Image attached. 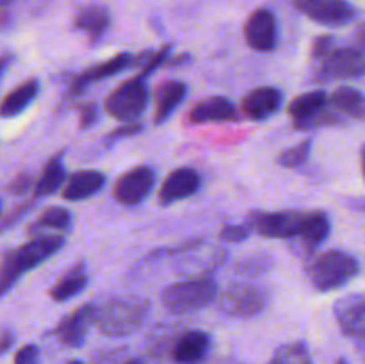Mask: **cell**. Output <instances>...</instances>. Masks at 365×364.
I'll list each match as a JSON object with an SVG mask.
<instances>
[{"instance_id":"cell-26","label":"cell","mask_w":365,"mask_h":364,"mask_svg":"<svg viewBox=\"0 0 365 364\" xmlns=\"http://www.w3.org/2000/svg\"><path fill=\"white\" fill-rule=\"evenodd\" d=\"M328 106V95L323 89H314V91L303 93V95L296 96L287 107L289 116L294 121V127L305 123L312 116H316L323 107Z\"/></svg>"},{"instance_id":"cell-12","label":"cell","mask_w":365,"mask_h":364,"mask_svg":"<svg viewBox=\"0 0 365 364\" xmlns=\"http://www.w3.org/2000/svg\"><path fill=\"white\" fill-rule=\"evenodd\" d=\"M334 316L346 338L356 341L362 348L365 338V296L362 293L342 296L334 303Z\"/></svg>"},{"instance_id":"cell-21","label":"cell","mask_w":365,"mask_h":364,"mask_svg":"<svg viewBox=\"0 0 365 364\" xmlns=\"http://www.w3.org/2000/svg\"><path fill=\"white\" fill-rule=\"evenodd\" d=\"M187 86L182 81L160 82L153 91V123L160 125L184 102Z\"/></svg>"},{"instance_id":"cell-10","label":"cell","mask_w":365,"mask_h":364,"mask_svg":"<svg viewBox=\"0 0 365 364\" xmlns=\"http://www.w3.org/2000/svg\"><path fill=\"white\" fill-rule=\"evenodd\" d=\"M155 186V173L148 166H135L121 175L114 184L113 195L125 207H135L148 198Z\"/></svg>"},{"instance_id":"cell-22","label":"cell","mask_w":365,"mask_h":364,"mask_svg":"<svg viewBox=\"0 0 365 364\" xmlns=\"http://www.w3.org/2000/svg\"><path fill=\"white\" fill-rule=\"evenodd\" d=\"M39 93V81L38 79H29L21 82L20 86L7 93L4 100L0 102V116L2 118H14L24 113L36 98Z\"/></svg>"},{"instance_id":"cell-1","label":"cell","mask_w":365,"mask_h":364,"mask_svg":"<svg viewBox=\"0 0 365 364\" xmlns=\"http://www.w3.org/2000/svg\"><path fill=\"white\" fill-rule=\"evenodd\" d=\"M64 243H66V239L63 234H43L36 236L25 245L7 252L0 261V296L11 291L14 284L20 280L21 275L34 270L39 264L56 256L63 248Z\"/></svg>"},{"instance_id":"cell-17","label":"cell","mask_w":365,"mask_h":364,"mask_svg":"<svg viewBox=\"0 0 365 364\" xmlns=\"http://www.w3.org/2000/svg\"><path fill=\"white\" fill-rule=\"evenodd\" d=\"M282 102H284V95L280 89L273 86H260L246 93L241 102V113L248 120L264 121L280 111Z\"/></svg>"},{"instance_id":"cell-40","label":"cell","mask_w":365,"mask_h":364,"mask_svg":"<svg viewBox=\"0 0 365 364\" xmlns=\"http://www.w3.org/2000/svg\"><path fill=\"white\" fill-rule=\"evenodd\" d=\"M13 345H14L13 330H9V328H2V330H0V355L9 352Z\"/></svg>"},{"instance_id":"cell-14","label":"cell","mask_w":365,"mask_h":364,"mask_svg":"<svg viewBox=\"0 0 365 364\" xmlns=\"http://www.w3.org/2000/svg\"><path fill=\"white\" fill-rule=\"evenodd\" d=\"M245 39L257 52H273L278 46V20L266 7L253 11L245 24Z\"/></svg>"},{"instance_id":"cell-44","label":"cell","mask_w":365,"mask_h":364,"mask_svg":"<svg viewBox=\"0 0 365 364\" xmlns=\"http://www.w3.org/2000/svg\"><path fill=\"white\" fill-rule=\"evenodd\" d=\"M125 364H146L143 359H127L125 360Z\"/></svg>"},{"instance_id":"cell-25","label":"cell","mask_w":365,"mask_h":364,"mask_svg":"<svg viewBox=\"0 0 365 364\" xmlns=\"http://www.w3.org/2000/svg\"><path fill=\"white\" fill-rule=\"evenodd\" d=\"M328 106L339 114L353 118V120H364L365 116V103L364 93L360 89L351 88V86H342L337 88L331 96H328Z\"/></svg>"},{"instance_id":"cell-4","label":"cell","mask_w":365,"mask_h":364,"mask_svg":"<svg viewBox=\"0 0 365 364\" xmlns=\"http://www.w3.org/2000/svg\"><path fill=\"white\" fill-rule=\"evenodd\" d=\"M217 298V284L209 275H200L189 280L175 282L163 289V305L173 314L200 310Z\"/></svg>"},{"instance_id":"cell-42","label":"cell","mask_w":365,"mask_h":364,"mask_svg":"<svg viewBox=\"0 0 365 364\" xmlns=\"http://www.w3.org/2000/svg\"><path fill=\"white\" fill-rule=\"evenodd\" d=\"M11 27V13L6 6H0V31H7Z\"/></svg>"},{"instance_id":"cell-19","label":"cell","mask_w":365,"mask_h":364,"mask_svg":"<svg viewBox=\"0 0 365 364\" xmlns=\"http://www.w3.org/2000/svg\"><path fill=\"white\" fill-rule=\"evenodd\" d=\"M210 335L203 330H187L171 346V357L177 364H200L210 352Z\"/></svg>"},{"instance_id":"cell-46","label":"cell","mask_w":365,"mask_h":364,"mask_svg":"<svg viewBox=\"0 0 365 364\" xmlns=\"http://www.w3.org/2000/svg\"><path fill=\"white\" fill-rule=\"evenodd\" d=\"M68 364H84V363H81V360L73 359V360H70V363H68Z\"/></svg>"},{"instance_id":"cell-3","label":"cell","mask_w":365,"mask_h":364,"mask_svg":"<svg viewBox=\"0 0 365 364\" xmlns=\"http://www.w3.org/2000/svg\"><path fill=\"white\" fill-rule=\"evenodd\" d=\"M360 261L344 250H327L319 253L307 268L309 282L316 291L330 293L344 288L359 277Z\"/></svg>"},{"instance_id":"cell-43","label":"cell","mask_w":365,"mask_h":364,"mask_svg":"<svg viewBox=\"0 0 365 364\" xmlns=\"http://www.w3.org/2000/svg\"><path fill=\"white\" fill-rule=\"evenodd\" d=\"M11 61H13V56H9V54H6V56H0V79H2V75L6 74V70L9 68Z\"/></svg>"},{"instance_id":"cell-28","label":"cell","mask_w":365,"mask_h":364,"mask_svg":"<svg viewBox=\"0 0 365 364\" xmlns=\"http://www.w3.org/2000/svg\"><path fill=\"white\" fill-rule=\"evenodd\" d=\"M64 181H66V168L63 164V157L56 156L48 161V163L43 166L41 175L39 178H36L34 182V196L43 198V196H48L52 193H56L57 189L63 188Z\"/></svg>"},{"instance_id":"cell-8","label":"cell","mask_w":365,"mask_h":364,"mask_svg":"<svg viewBox=\"0 0 365 364\" xmlns=\"http://www.w3.org/2000/svg\"><path fill=\"white\" fill-rule=\"evenodd\" d=\"M146 57H148V52H143L139 54V56H134V54L130 52L116 54V56L110 57V59L95 64V66H91L89 70L78 74L77 77L71 81L70 95L71 96L82 95V93L86 91V88L91 86L93 82H100L107 77H114V75L121 74L123 70H128V68L135 66V64H141L143 66Z\"/></svg>"},{"instance_id":"cell-9","label":"cell","mask_w":365,"mask_h":364,"mask_svg":"<svg viewBox=\"0 0 365 364\" xmlns=\"http://www.w3.org/2000/svg\"><path fill=\"white\" fill-rule=\"evenodd\" d=\"M331 231V221L324 211H309L305 213L299 232L291 241L292 252L299 257H312V253L327 241Z\"/></svg>"},{"instance_id":"cell-15","label":"cell","mask_w":365,"mask_h":364,"mask_svg":"<svg viewBox=\"0 0 365 364\" xmlns=\"http://www.w3.org/2000/svg\"><path fill=\"white\" fill-rule=\"evenodd\" d=\"M95 313L96 307L93 303H84V305L77 307L73 313L64 316L56 325L52 334L56 335L61 345L68 346V348H78L84 345L89 327L95 325Z\"/></svg>"},{"instance_id":"cell-13","label":"cell","mask_w":365,"mask_h":364,"mask_svg":"<svg viewBox=\"0 0 365 364\" xmlns=\"http://www.w3.org/2000/svg\"><path fill=\"white\" fill-rule=\"evenodd\" d=\"M365 74V57L362 49L342 46L334 49V52L321 63V81L334 79H360Z\"/></svg>"},{"instance_id":"cell-39","label":"cell","mask_w":365,"mask_h":364,"mask_svg":"<svg viewBox=\"0 0 365 364\" xmlns=\"http://www.w3.org/2000/svg\"><path fill=\"white\" fill-rule=\"evenodd\" d=\"M139 132H143L141 123H138V121H127L125 125H120L118 128H114V131L107 136V139H113V141H116V139L130 138V136L139 134Z\"/></svg>"},{"instance_id":"cell-38","label":"cell","mask_w":365,"mask_h":364,"mask_svg":"<svg viewBox=\"0 0 365 364\" xmlns=\"http://www.w3.org/2000/svg\"><path fill=\"white\" fill-rule=\"evenodd\" d=\"M39 350L36 345H25L14 353V364H39Z\"/></svg>"},{"instance_id":"cell-37","label":"cell","mask_w":365,"mask_h":364,"mask_svg":"<svg viewBox=\"0 0 365 364\" xmlns=\"http://www.w3.org/2000/svg\"><path fill=\"white\" fill-rule=\"evenodd\" d=\"M91 364H125V350H102L93 355Z\"/></svg>"},{"instance_id":"cell-35","label":"cell","mask_w":365,"mask_h":364,"mask_svg":"<svg viewBox=\"0 0 365 364\" xmlns=\"http://www.w3.org/2000/svg\"><path fill=\"white\" fill-rule=\"evenodd\" d=\"M34 182L36 178L32 177L31 171H21V173H18L16 177L9 182L7 191H9L11 195H25V193L34 186Z\"/></svg>"},{"instance_id":"cell-7","label":"cell","mask_w":365,"mask_h":364,"mask_svg":"<svg viewBox=\"0 0 365 364\" xmlns=\"http://www.w3.org/2000/svg\"><path fill=\"white\" fill-rule=\"evenodd\" d=\"M294 7L324 27H346L359 16V9L348 0H294Z\"/></svg>"},{"instance_id":"cell-41","label":"cell","mask_w":365,"mask_h":364,"mask_svg":"<svg viewBox=\"0 0 365 364\" xmlns=\"http://www.w3.org/2000/svg\"><path fill=\"white\" fill-rule=\"evenodd\" d=\"M189 61H191V56H189V54H180V56H175L171 57V59H166V64L168 66L175 68V66H182V64L189 63Z\"/></svg>"},{"instance_id":"cell-5","label":"cell","mask_w":365,"mask_h":364,"mask_svg":"<svg viewBox=\"0 0 365 364\" xmlns=\"http://www.w3.org/2000/svg\"><path fill=\"white\" fill-rule=\"evenodd\" d=\"M150 103V89L146 77H135L121 82L106 98V113L118 121H134L141 116Z\"/></svg>"},{"instance_id":"cell-34","label":"cell","mask_w":365,"mask_h":364,"mask_svg":"<svg viewBox=\"0 0 365 364\" xmlns=\"http://www.w3.org/2000/svg\"><path fill=\"white\" fill-rule=\"evenodd\" d=\"M78 111V123L81 128H89L98 121V106L96 102H82L81 106H77Z\"/></svg>"},{"instance_id":"cell-23","label":"cell","mask_w":365,"mask_h":364,"mask_svg":"<svg viewBox=\"0 0 365 364\" xmlns=\"http://www.w3.org/2000/svg\"><path fill=\"white\" fill-rule=\"evenodd\" d=\"M86 285H88V270H86L84 263H77L66 273L61 275L59 280L52 285L50 298L59 303L68 302V300L75 298L81 291H84Z\"/></svg>"},{"instance_id":"cell-33","label":"cell","mask_w":365,"mask_h":364,"mask_svg":"<svg viewBox=\"0 0 365 364\" xmlns=\"http://www.w3.org/2000/svg\"><path fill=\"white\" fill-rule=\"evenodd\" d=\"M335 49V38L331 34L317 36L312 43V59L317 63H323Z\"/></svg>"},{"instance_id":"cell-27","label":"cell","mask_w":365,"mask_h":364,"mask_svg":"<svg viewBox=\"0 0 365 364\" xmlns=\"http://www.w3.org/2000/svg\"><path fill=\"white\" fill-rule=\"evenodd\" d=\"M71 221H73V216L68 209L59 206L48 207L39 214L38 220L29 225L27 234L31 238H36V236H43L46 231L68 232L71 228Z\"/></svg>"},{"instance_id":"cell-16","label":"cell","mask_w":365,"mask_h":364,"mask_svg":"<svg viewBox=\"0 0 365 364\" xmlns=\"http://www.w3.org/2000/svg\"><path fill=\"white\" fill-rule=\"evenodd\" d=\"M202 186V177L195 168H177L171 171L159 189L160 206H173L180 200L196 195Z\"/></svg>"},{"instance_id":"cell-45","label":"cell","mask_w":365,"mask_h":364,"mask_svg":"<svg viewBox=\"0 0 365 364\" xmlns=\"http://www.w3.org/2000/svg\"><path fill=\"white\" fill-rule=\"evenodd\" d=\"M335 364H348V360H346L344 357H341V359H337V363Z\"/></svg>"},{"instance_id":"cell-18","label":"cell","mask_w":365,"mask_h":364,"mask_svg":"<svg viewBox=\"0 0 365 364\" xmlns=\"http://www.w3.org/2000/svg\"><path fill=\"white\" fill-rule=\"evenodd\" d=\"M189 123L203 125V123H230L239 120V111L232 100L225 96H210L196 103L187 114Z\"/></svg>"},{"instance_id":"cell-20","label":"cell","mask_w":365,"mask_h":364,"mask_svg":"<svg viewBox=\"0 0 365 364\" xmlns=\"http://www.w3.org/2000/svg\"><path fill=\"white\" fill-rule=\"evenodd\" d=\"M107 178L102 171L96 170H82L75 171L73 175L64 181L63 184V198L70 202H78V200H88L91 196L98 195L106 186Z\"/></svg>"},{"instance_id":"cell-2","label":"cell","mask_w":365,"mask_h":364,"mask_svg":"<svg viewBox=\"0 0 365 364\" xmlns=\"http://www.w3.org/2000/svg\"><path fill=\"white\" fill-rule=\"evenodd\" d=\"M150 313V302L143 296H116L96 307L95 325L98 330L113 338H123L138 332Z\"/></svg>"},{"instance_id":"cell-24","label":"cell","mask_w":365,"mask_h":364,"mask_svg":"<svg viewBox=\"0 0 365 364\" xmlns=\"http://www.w3.org/2000/svg\"><path fill=\"white\" fill-rule=\"evenodd\" d=\"M110 25V13L103 6H88L78 11V14L73 20V27L77 31H82L88 34L91 43H96L102 39L106 31Z\"/></svg>"},{"instance_id":"cell-31","label":"cell","mask_w":365,"mask_h":364,"mask_svg":"<svg viewBox=\"0 0 365 364\" xmlns=\"http://www.w3.org/2000/svg\"><path fill=\"white\" fill-rule=\"evenodd\" d=\"M310 150H312V139H305V141L280 152V156L277 157V163L284 168H298L307 163Z\"/></svg>"},{"instance_id":"cell-30","label":"cell","mask_w":365,"mask_h":364,"mask_svg":"<svg viewBox=\"0 0 365 364\" xmlns=\"http://www.w3.org/2000/svg\"><path fill=\"white\" fill-rule=\"evenodd\" d=\"M271 364H312V357L305 343H287L274 352Z\"/></svg>"},{"instance_id":"cell-32","label":"cell","mask_w":365,"mask_h":364,"mask_svg":"<svg viewBox=\"0 0 365 364\" xmlns=\"http://www.w3.org/2000/svg\"><path fill=\"white\" fill-rule=\"evenodd\" d=\"M252 232L253 231L250 221L248 223H241V225H225V227L220 231V238L228 243H241V241H246Z\"/></svg>"},{"instance_id":"cell-29","label":"cell","mask_w":365,"mask_h":364,"mask_svg":"<svg viewBox=\"0 0 365 364\" xmlns=\"http://www.w3.org/2000/svg\"><path fill=\"white\" fill-rule=\"evenodd\" d=\"M274 259L267 252H255L241 257L235 263V271L246 278H255L267 273L273 268Z\"/></svg>"},{"instance_id":"cell-11","label":"cell","mask_w":365,"mask_h":364,"mask_svg":"<svg viewBox=\"0 0 365 364\" xmlns=\"http://www.w3.org/2000/svg\"><path fill=\"white\" fill-rule=\"evenodd\" d=\"M305 213L302 211H277V213H253L250 216L252 231L264 238L292 239L299 232Z\"/></svg>"},{"instance_id":"cell-36","label":"cell","mask_w":365,"mask_h":364,"mask_svg":"<svg viewBox=\"0 0 365 364\" xmlns=\"http://www.w3.org/2000/svg\"><path fill=\"white\" fill-rule=\"evenodd\" d=\"M32 203L34 202H24L20 203V206L14 207L13 211H9V214H6V216L0 220V234L9 231L11 227H14V223H16L21 216H25V214L29 213V209H32Z\"/></svg>"},{"instance_id":"cell-47","label":"cell","mask_w":365,"mask_h":364,"mask_svg":"<svg viewBox=\"0 0 365 364\" xmlns=\"http://www.w3.org/2000/svg\"><path fill=\"white\" fill-rule=\"evenodd\" d=\"M9 2H11V0H0V6H7Z\"/></svg>"},{"instance_id":"cell-6","label":"cell","mask_w":365,"mask_h":364,"mask_svg":"<svg viewBox=\"0 0 365 364\" xmlns=\"http://www.w3.org/2000/svg\"><path fill=\"white\" fill-rule=\"evenodd\" d=\"M217 305L225 314L234 318H253L269 305V293L252 282H234L220 296Z\"/></svg>"},{"instance_id":"cell-48","label":"cell","mask_w":365,"mask_h":364,"mask_svg":"<svg viewBox=\"0 0 365 364\" xmlns=\"http://www.w3.org/2000/svg\"><path fill=\"white\" fill-rule=\"evenodd\" d=\"M0 209H2V202H0Z\"/></svg>"}]
</instances>
